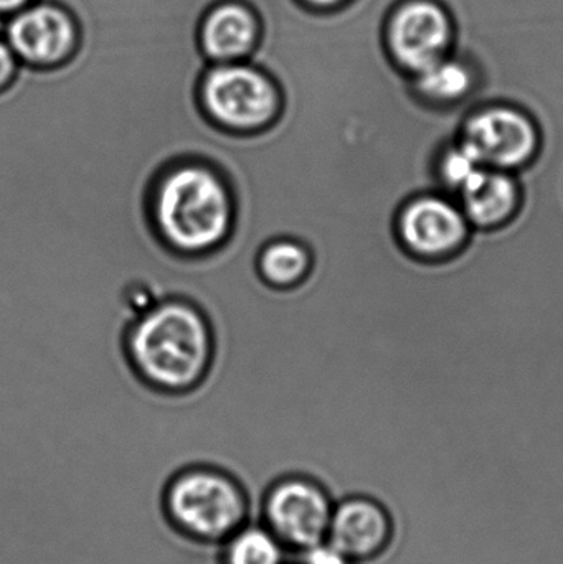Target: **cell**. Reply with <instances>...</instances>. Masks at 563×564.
I'll return each instance as SVG.
<instances>
[{
    "instance_id": "11",
    "label": "cell",
    "mask_w": 563,
    "mask_h": 564,
    "mask_svg": "<svg viewBox=\"0 0 563 564\" xmlns=\"http://www.w3.org/2000/svg\"><path fill=\"white\" fill-rule=\"evenodd\" d=\"M197 36L205 59L240 62L257 52L261 36L260 17L241 0H221L202 17Z\"/></svg>"
},
{
    "instance_id": "16",
    "label": "cell",
    "mask_w": 563,
    "mask_h": 564,
    "mask_svg": "<svg viewBox=\"0 0 563 564\" xmlns=\"http://www.w3.org/2000/svg\"><path fill=\"white\" fill-rule=\"evenodd\" d=\"M483 169L485 165L456 135L453 141L443 145L435 159V181L439 191L456 197Z\"/></svg>"
},
{
    "instance_id": "13",
    "label": "cell",
    "mask_w": 563,
    "mask_h": 564,
    "mask_svg": "<svg viewBox=\"0 0 563 564\" xmlns=\"http://www.w3.org/2000/svg\"><path fill=\"white\" fill-rule=\"evenodd\" d=\"M410 82L416 96L436 108H455L476 98L485 101L479 91L481 76L465 59L445 56Z\"/></svg>"
},
{
    "instance_id": "3",
    "label": "cell",
    "mask_w": 563,
    "mask_h": 564,
    "mask_svg": "<svg viewBox=\"0 0 563 564\" xmlns=\"http://www.w3.org/2000/svg\"><path fill=\"white\" fill-rule=\"evenodd\" d=\"M165 525L187 543L218 549L253 519L250 490L230 467L195 460L177 467L161 492Z\"/></svg>"
},
{
    "instance_id": "6",
    "label": "cell",
    "mask_w": 563,
    "mask_h": 564,
    "mask_svg": "<svg viewBox=\"0 0 563 564\" xmlns=\"http://www.w3.org/2000/svg\"><path fill=\"white\" fill-rule=\"evenodd\" d=\"M458 139L485 167L518 174L541 149V129L531 112L506 101L481 102L463 119Z\"/></svg>"
},
{
    "instance_id": "9",
    "label": "cell",
    "mask_w": 563,
    "mask_h": 564,
    "mask_svg": "<svg viewBox=\"0 0 563 564\" xmlns=\"http://www.w3.org/2000/svg\"><path fill=\"white\" fill-rule=\"evenodd\" d=\"M453 23L435 0H409L390 15L387 45L393 63L413 76L445 58Z\"/></svg>"
},
{
    "instance_id": "17",
    "label": "cell",
    "mask_w": 563,
    "mask_h": 564,
    "mask_svg": "<svg viewBox=\"0 0 563 564\" xmlns=\"http://www.w3.org/2000/svg\"><path fill=\"white\" fill-rule=\"evenodd\" d=\"M300 564H354L349 556L344 555L339 549L329 540L316 543L311 549L304 550L296 555Z\"/></svg>"
},
{
    "instance_id": "19",
    "label": "cell",
    "mask_w": 563,
    "mask_h": 564,
    "mask_svg": "<svg viewBox=\"0 0 563 564\" xmlns=\"http://www.w3.org/2000/svg\"><path fill=\"white\" fill-rule=\"evenodd\" d=\"M30 3L32 0H0V20L9 19L10 15L25 9Z\"/></svg>"
},
{
    "instance_id": "8",
    "label": "cell",
    "mask_w": 563,
    "mask_h": 564,
    "mask_svg": "<svg viewBox=\"0 0 563 564\" xmlns=\"http://www.w3.org/2000/svg\"><path fill=\"white\" fill-rule=\"evenodd\" d=\"M2 35L23 65L56 68L75 53L79 26L58 3L39 2L3 20Z\"/></svg>"
},
{
    "instance_id": "20",
    "label": "cell",
    "mask_w": 563,
    "mask_h": 564,
    "mask_svg": "<svg viewBox=\"0 0 563 564\" xmlns=\"http://www.w3.org/2000/svg\"><path fill=\"white\" fill-rule=\"evenodd\" d=\"M301 2L310 3L314 9H333V7L339 6L346 0H301Z\"/></svg>"
},
{
    "instance_id": "12",
    "label": "cell",
    "mask_w": 563,
    "mask_h": 564,
    "mask_svg": "<svg viewBox=\"0 0 563 564\" xmlns=\"http://www.w3.org/2000/svg\"><path fill=\"white\" fill-rule=\"evenodd\" d=\"M455 198L473 230H492L508 224L521 207V182L512 172L485 167Z\"/></svg>"
},
{
    "instance_id": "18",
    "label": "cell",
    "mask_w": 563,
    "mask_h": 564,
    "mask_svg": "<svg viewBox=\"0 0 563 564\" xmlns=\"http://www.w3.org/2000/svg\"><path fill=\"white\" fill-rule=\"evenodd\" d=\"M19 68L20 59L0 33V91L13 82Z\"/></svg>"
},
{
    "instance_id": "2",
    "label": "cell",
    "mask_w": 563,
    "mask_h": 564,
    "mask_svg": "<svg viewBox=\"0 0 563 564\" xmlns=\"http://www.w3.org/2000/svg\"><path fill=\"white\" fill-rule=\"evenodd\" d=\"M126 351L144 383L164 393H185L207 377L214 334L201 307L169 297L136 318L126 334Z\"/></svg>"
},
{
    "instance_id": "5",
    "label": "cell",
    "mask_w": 563,
    "mask_h": 564,
    "mask_svg": "<svg viewBox=\"0 0 563 564\" xmlns=\"http://www.w3.org/2000/svg\"><path fill=\"white\" fill-rule=\"evenodd\" d=\"M336 496L316 474L291 469L274 477L260 499V522L283 543L290 555L327 539Z\"/></svg>"
},
{
    "instance_id": "4",
    "label": "cell",
    "mask_w": 563,
    "mask_h": 564,
    "mask_svg": "<svg viewBox=\"0 0 563 564\" xmlns=\"http://www.w3.org/2000/svg\"><path fill=\"white\" fill-rule=\"evenodd\" d=\"M198 106L205 118L231 134L267 131L283 112V91L257 63H215L202 73Z\"/></svg>"
},
{
    "instance_id": "15",
    "label": "cell",
    "mask_w": 563,
    "mask_h": 564,
    "mask_svg": "<svg viewBox=\"0 0 563 564\" xmlns=\"http://www.w3.org/2000/svg\"><path fill=\"white\" fill-rule=\"evenodd\" d=\"M288 556L277 535L253 519L218 546V564H286Z\"/></svg>"
},
{
    "instance_id": "1",
    "label": "cell",
    "mask_w": 563,
    "mask_h": 564,
    "mask_svg": "<svg viewBox=\"0 0 563 564\" xmlns=\"http://www.w3.org/2000/svg\"><path fill=\"white\" fill-rule=\"evenodd\" d=\"M155 237L172 253L205 257L234 235L237 204L227 175L204 159H174L155 174L148 194Z\"/></svg>"
},
{
    "instance_id": "14",
    "label": "cell",
    "mask_w": 563,
    "mask_h": 564,
    "mask_svg": "<svg viewBox=\"0 0 563 564\" xmlns=\"http://www.w3.org/2000/svg\"><path fill=\"white\" fill-rule=\"evenodd\" d=\"M261 280L277 289H291L310 276L313 254L296 238H274L261 248L257 260Z\"/></svg>"
},
{
    "instance_id": "10",
    "label": "cell",
    "mask_w": 563,
    "mask_h": 564,
    "mask_svg": "<svg viewBox=\"0 0 563 564\" xmlns=\"http://www.w3.org/2000/svg\"><path fill=\"white\" fill-rule=\"evenodd\" d=\"M396 536L392 513L376 497L347 494L337 497L327 540L354 564L376 562Z\"/></svg>"
},
{
    "instance_id": "22",
    "label": "cell",
    "mask_w": 563,
    "mask_h": 564,
    "mask_svg": "<svg viewBox=\"0 0 563 564\" xmlns=\"http://www.w3.org/2000/svg\"><path fill=\"white\" fill-rule=\"evenodd\" d=\"M286 564H300L297 562H288Z\"/></svg>"
},
{
    "instance_id": "7",
    "label": "cell",
    "mask_w": 563,
    "mask_h": 564,
    "mask_svg": "<svg viewBox=\"0 0 563 564\" xmlns=\"http://www.w3.org/2000/svg\"><path fill=\"white\" fill-rule=\"evenodd\" d=\"M472 231L458 200L442 191L422 192L409 198L396 217L400 245L419 260L453 257L465 247Z\"/></svg>"
},
{
    "instance_id": "21",
    "label": "cell",
    "mask_w": 563,
    "mask_h": 564,
    "mask_svg": "<svg viewBox=\"0 0 563 564\" xmlns=\"http://www.w3.org/2000/svg\"><path fill=\"white\" fill-rule=\"evenodd\" d=\"M280 169H281V165H280ZM281 185H283V174H281ZM283 202H284V188H283ZM283 208H284V204H283ZM283 230H284V210H283Z\"/></svg>"
}]
</instances>
